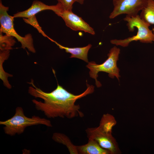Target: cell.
Listing matches in <instances>:
<instances>
[{"mask_svg": "<svg viewBox=\"0 0 154 154\" xmlns=\"http://www.w3.org/2000/svg\"><path fill=\"white\" fill-rule=\"evenodd\" d=\"M32 86L29 87L28 93L35 98L42 99L43 102L33 99L32 101L38 110L43 112L48 118L60 117L69 119L79 117H83L84 114L80 110L79 104H75L78 99L92 93L94 86L87 83L86 90L81 94L74 95L67 91L58 84L56 88L50 92H45L37 87L31 79L29 82Z\"/></svg>", "mask_w": 154, "mask_h": 154, "instance_id": "1", "label": "cell"}, {"mask_svg": "<svg viewBox=\"0 0 154 154\" xmlns=\"http://www.w3.org/2000/svg\"><path fill=\"white\" fill-rule=\"evenodd\" d=\"M0 124L4 125L3 129L5 133L11 136L23 133L28 126L41 124L52 127L48 119L35 116L31 117L26 116L23 109L20 107L16 108L15 113L12 117L5 121H0Z\"/></svg>", "mask_w": 154, "mask_h": 154, "instance_id": "2", "label": "cell"}, {"mask_svg": "<svg viewBox=\"0 0 154 154\" xmlns=\"http://www.w3.org/2000/svg\"><path fill=\"white\" fill-rule=\"evenodd\" d=\"M123 20L127 22L126 25L130 32H133L135 28L137 30L136 35L123 39H113L111 43L123 47L128 46L130 43L133 41H139L141 42L151 43L153 42L154 34L149 27L151 25L145 22L137 15L133 17L126 15Z\"/></svg>", "mask_w": 154, "mask_h": 154, "instance_id": "3", "label": "cell"}, {"mask_svg": "<svg viewBox=\"0 0 154 154\" xmlns=\"http://www.w3.org/2000/svg\"><path fill=\"white\" fill-rule=\"evenodd\" d=\"M120 50L119 48L114 46L109 51L108 54V57L103 63L98 64L95 62L92 61L89 62L86 65L90 70V76L95 80L97 87L98 88L102 86L101 83L97 79L98 73L100 72L107 73L110 77L113 78L116 77L119 80L120 77L119 70L117 66V62L119 60Z\"/></svg>", "mask_w": 154, "mask_h": 154, "instance_id": "4", "label": "cell"}, {"mask_svg": "<svg viewBox=\"0 0 154 154\" xmlns=\"http://www.w3.org/2000/svg\"><path fill=\"white\" fill-rule=\"evenodd\" d=\"M9 7L4 5L1 1H0V32L16 38L21 44V48H27L33 53L36 52L33 44V40L31 34H28L24 37L19 35L14 27L13 16L10 15L7 13Z\"/></svg>", "mask_w": 154, "mask_h": 154, "instance_id": "5", "label": "cell"}, {"mask_svg": "<svg viewBox=\"0 0 154 154\" xmlns=\"http://www.w3.org/2000/svg\"><path fill=\"white\" fill-rule=\"evenodd\" d=\"M149 0H113L114 8L109 17L113 19L122 14L129 17L138 15L147 5Z\"/></svg>", "mask_w": 154, "mask_h": 154, "instance_id": "6", "label": "cell"}, {"mask_svg": "<svg viewBox=\"0 0 154 154\" xmlns=\"http://www.w3.org/2000/svg\"><path fill=\"white\" fill-rule=\"evenodd\" d=\"M85 131L88 139L95 140L102 148L109 151L110 154L120 153L117 143L112 133L104 132L98 127L88 128Z\"/></svg>", "mask_w": 154, "mask_h": 154, "instance_id": "7", "label": "cell"}, {"mask_svg": "<svg viewBox=\"0 0 154 154\" xmlns=\"http://www.w3.org/2000/svg\"><path fill=\"white\" fill-rule=\"evenodd\" d=\"M51 10L55 13L63 10L61 5L58 3L56 5H48L42 2L35 0L29 8L24 11L14 14V18L23 17L25 22L29 24L35 23L37 21L35 15L39 12L45 10Z\"/></svg>", "mask_w": 154, "mask_h": 154, "instance_id": "8", "label": "cell"}, {"mask_svg": "<svg viewBox=\"0 0 154 154\" xmlns=\"http://www.w3.org/2000/svg\"><path fill=\"white\" fill-rule=\"evenodd\" d=\"M56 14L64 20L66 26L74 31H84L92 35H94L93 28L81 17L73 13L72 11L61 10Z\"/></svg>", "mask_w": 154, "mask_h": 154, "instance_id": "9", "label": "cell"}, {"mask_svg": "<svg viewBox=\"0 0 154 154\" xmlns=\"http://www.w3.org/2000/svg\"><path fill=\"white\" fill-rule=\"evenodd\" d=\"M76 147L78 154H110L109 151L102 148L92 139H88L86 144Z\"/></svg>", "mask_w": 154, "mask_h": 154, "instance_id": "10", "label": "cell"}, {"mask_svg": "<svg viewBox=\"0 0 154 154\" xmlns=\"http://www.w3.org/2000/svg\"><path fill=\"white\" fill-rule=\"evenodd\" d=\"M49 39L55 43L60 48L64 49L66 52L70 53L71 55L70 58H76L82 60L88 63L89 62L88 54L92 46L91 44H89L85 46L82 47L69 48L61 45L50 38Z\"/></svg>", "mask_w": 154, "mask_h": 154, "instance_id": "11", "label": "cell"}, {"mask_svg": "<svg viewBox=\"0 0 154 154\" xmlns=\"http://www.w3.org/2000/svg\"><path fill=\"white\" fill-rule=\"evenodd\" d=\"M52 139L55 142L65 145L70 154H78L76 145H74L66 135L59 132L53 133Z\"/></svg>", "mask_w": 154, "mask_h": 154, "instance_id": "12", "label": "cell"}, {"mask_svg": "<svg viewBox=\"0 0 154 154\" xmlns=\"http://www.w3.org/2000/svg\"><path fill=\"white\" fill-rule=\"evenodd\" d=\"M141 18L150 25H154V1L149 0L147 6L141 11L139 15ZM154 34V27L152 30Z\"/></svg>", "mask_w": 154, "mask_h": 154, "instance_id": "13", "label": "cell"}, {"mask_svg": "<svg viewBox=\"0 0 154 154\" xmlns=\"http://www.w3.org/2000/svg\"><path fill=\"white\" fill-rule=\"evenodd\" d=\"M116 123V121L113 116L109 114H104L100 120L99 128L106 133H112L113 127Z\"/></svg>", "mask_w": 154, "mask_h": 154, "instance_id": "14", "label": "cell"}, {"mask_svg": "<svg viewBox=\"0 0 154 154\" xmlns=\"http://www.w3.org/2000/svg\"><path fill=\"white\" fill-rule=\"evenodd\" d=\"M0 42L1 50H10L12 49L15 41L13 37L6 34L3 35L2 33L0 32Z\"/></svg>", "mask_w": 154, "mask_h": 154, "instance_id": "15", "label": "cell"}, {"mask_svg": "<svg viewBox=\"0 0 154 154\" xmlns=\"http://www.w3.org/2000/svg\"><path fill=\"white\" fill-rule=\"evenodd\" d=\"M60 4L63 10L72 11L75 0H56Z\"/></svg>", "mask_w": 154, "mask_h": 154, "instance_id": "16", "label": "cell"}, {"mask_svg": "<svg viewBox=\"0 0 154 154\" xmlns=\"http://www.w3.org/2000/svg\"><path fill=\"white\" fill-rule=\"evenodd\" d=\"M75 2H77L81 4H83L84 0H75Z\"/></svg>", "mask_w": 154, "mask_h": 154, "instance_id": "17", "label": "cell"}, {"mask_svg": "<svg viewBox=\"0 0 154 154\" xmlns=\"http://www.w3.org/2000/svg\"><path fill=\"white\" fill-rule=\"evenodd\" d=\"M153 42H154V40H153Z\"/></svg>", "mask_w": 154, "mask_h": 154, "instance_id": "18", "label": "cell"}, {"mask_svg": "<svg viewBox=\"0 0 154 154\" xmlns=\"http://www.w3.org/2000/svg\"><path fill=\"white\" fill-rule=\"evenodd\" d=\"M154 1V0H153Z\"/></svg>", "mask_w": 154, "mask_h": 154, "instance_id": "19", "label": "cell"}]
</instances>
